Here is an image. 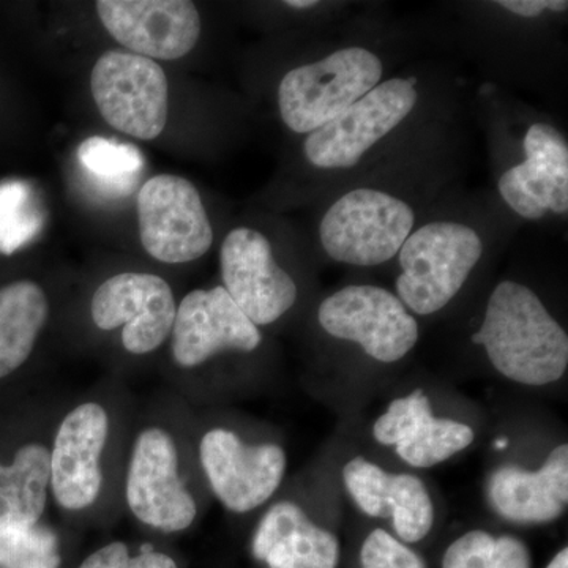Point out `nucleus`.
Wrapping results in <instances>:
<instances>
[{
  "label": "nucleus",
  "mask_w": 568,
  "mask_h": 568,
  "mask_svg": "<svg viewBox=\"0 0 568 568\" xmlns=\"http://www.w3.org/2000/svg\"><path fill=\"white\" fill-rule=\"evenodd\" d=\"M178 448L173 437L149 428L134 443L126 477V503L144 525L179 532L196 518V503L178 474Z\"/></svg>",
  "instance_id": "9"
},
{
  "label": "nucleus",
  "mask_w": 568,
  "mask_h": 568,
  "mask_svg": "<svg viewBox=\"0 0 568 568\" xmlns=\"http://www.w3.org/2000/svg\"><path fill=\"white\" fill-rule=\"evenodd\" d=\"M526 160L500 175L497 189L508 207L525 220L568 212V145L564 134L545 122L526 132Z\"/></svg>",
  "instance_id": "15"
},
{
  "label": "nucleus",
  "mask_w": 568,
  "mask_h": 568,
  "mask_svg": "<svg viewBox=\"0 0 568 568\" xmlns=\"http://www.w3.org/2000/svg\"><path fill=\"white\" fill-rule=\"evenodd\" d=\"M362 568H426L425 560L384 529H375L361 549Z\"/></svg>",
  "instance_id": "26"
},
{
  "label": "nucleus",
  "mask_w": 568,
  "mask_h": 568,
  "mask_svg": "<svg viewBox=\"0 0 568 568\" xmlns=\"http://www.w3.org/2000/svg\"><path fill=\"white\" fill-rule=\"evenodd\" d=\"M58 537L39 523L0 532V568H59Z\"/></svg>",
  "instance_id": "25"
},
{
  "label": "nucleus",
  "mask_w": 568,
  "mask_h": 568,
  "mask_svg": "<svg viewBox=\"0 0 568 568\" xmlns=\"http://www.w3.org/2000/svg\"><path fill=\"white\" fill-rule=\"evenodd\" d=\"M48 315L50 305L39 284L17 282L0 290V379L28 361Z\"/></svg>",
  "instance_id": "22"
},
{
  "label": "nucleus",
  "mask_w": 568,
  "mask_h": 568,
  "mask_svg": "<svg viewBox=\"0 0 568 568\" xmlns=\"http://www.w3.org/2000/svg\"><path fill=\"white\" fill-rule=\"evenodd\" d=\"M481 254L484 241L467 224H425L399 250L396 297L416 315H435L462 291Z\"/></svg>",
  "instance_id": "2"
},
{
  "label": "nucleus",
  "mask_w": 568,
  "mask_h": 568,
  "mask_svg": "<svg viewBox=\"0 0 568 568\" xmlns=\"http://www.w3.org/2000/svg\"><path fill=\"white\" fill-rule=\"evenodd\" d=\"M347 493L372 518H392L406 544L424 540L435 525V506L424 481L410 474H390L364 457L343 467Z\"/></svg>",
  "instance_id": "18"
},
{
  "label": "nucleus",
  "mask_w": 568,
  "mask_h": 568,
  "mask_svg": "<svg viewBox=\"0 0 568 568\" xmlns=\"http://www.w3.org/2000/svg\"><path fill=\"white\" fill-rule=\"evenodd\" d=\"M138 216L141 244L160 263H190L211 250V222L196 186L186 179L160 174L145 182Z\"/></svg>",
  "instance_id": "8"
},
{
  "label": "nucleus",
  "mask_w": 568,
  "mask_h": 568,
  "mask_svg": "<svg viewBox=\"0 0 568 568\" xmlns=\"http://www.w3.org/2000/svg\"><path fill=\"white\" fill-rule=\"evenodd\" d=\"M414 223L413 207L394 194L355 189L324 213L320 241L335 263L373 267L394 260Z\"/></svg>",
  "instance_id": "4"
},
{
  "label": "nucleus",
  "mask_w": 568,
  "mask_h": 568,
  "mask_svg": "<svg viewBox=\"0 0 568 568\" xmlns=\"http://www.w3.org/2000/svg\"><path fill=\"white\" fill-rule=\"evenodd\" d=\"M473 342L484 346L496 372L514 383L548 386L566 375L567 332L525 284H497Z\"/></svg>",
  "instance_id": "1"
},
{
  "label": "nucleus",
  "mask_w": 568,
  "mask_h": 568,
  "mask_svg": "<svg viewBox=\"0 0 568 568\" xmlns=\"http://www.w3.org/2000/svg\"><path fill=\"white\" fill-rule=\"evenodd\" d=\"M224 290L254 325L275 323L297 301V284L276 264L271 242L250 227L226 235L220 252Z\"/></svg>",
  "instance_id": "10"
},
{
  "label": "nucleus",
  "mask_w": 568,
  "mask_h": 568,
  "mask_svg": "<svg viewBox=\"0 0 568 568\" xmlns=\"http://www.w3.org/2000/svg\"><path fill=\"white\" fill-rule=\"evenodd\" d=\"M495 545L491 534L470 530L447 548L443 568H495Z\"/></svg>",
  "instance_id": "28"
},
{
  "label": "nucleus",
  "mask_w": 568,
  "mask_h": 568,
  "mask_svg": "<svg viewBox=\"0 0 568 568\" xmlns=\"http://www.w3.org/2000/svg\"><path fill=\"white\" fill-rule=\"evenodd\" d=\"M200 455L213 493L235 514L263 506L278 489L286 470L282 447L246 446L223 428L212 429L203 437Z\"/></svg>",
  "instance_id": "12"
},
{
  "label": "nucleus",
  "mask_w": 568,
  "mask_h": 568,
  "mask_svg": "<svg viewBox=\"0 0 568 568\" xmlns=\"http://www.w3.org/2000/svg\"><path fill=\"white\" fill-rule=\"evenodd\" d=\"M547 568H568V549H560Z\"/></svg>",
  "instance_id": "32"
},
{
  "label": "nucleus",
  "mask_w": 568,
  "mask_h": 568,
  "mask_svg": "<svg viewBox=\"0 0 568 568\" xmlns=\"http://www.w3.org/2000/svg\"><path fill=\"white\" fill-rule=\"evenodd\" d=\"M487 496L493 510L507 521H555L568 504L567 444L556 447L538 470L499 467L488 478Z\"/></svg>",
  "instance_id": "19"
},
{
  "label": "nucleus",
  "mask_w": 568,
  "mask_h": 568,
  "mask_svg": "<svg viewBox=\"0 0 568 568\" xmlns=\"http://www.w3.org/2000/svg\"><path fill=\"white\" fill-rule=\"evenodd\" d=\"M80 568H178L170 556L144 545L138 556H130L129 548L121 541L108 545L89 556Z\"/></svg>",
  "instance_id": "27"
},
{
  "label": "nucleus",
  "mask_w": 568,
  "mask_h": 568,
  "mask_svg": "<svg viewBox=\"0 0 568 568\" xmlns=\"http://www.w3.org/2000/svg\"><path fill=\"white\" fill-rule=\"evenodd\" d=\"M174 294L170 284L152 274L125 272L104 282L92 297V320L102 331L123 325L129 353H152L173 331Z\"/></svg>",
  "instance_id": "11"
},
{
  "label": "nucleus",
  "mask_w": 568,
  "mask_h": 568,
  "mask_svg": "<svg viewBox=\"0 0 568 568\" xmlns=\"http://www.w3.org/2000/svg\"><path fill=\"white\" fill-rule=\"evenodd\" d=\"M253 555L268 568H336L339 541L293 503L275 504L261 519Z\"/></svg>",
  "instance_id": "20"
},
{
  "label": "nucleus",
  "mask_w": 568,
  "mask_h": 568,
  "mask_svg": "<svg viewBox=\"0 0 568 568\" xmlns=\"http://www.w3.org/2000/svg\"><path fill=\"white\" fill-rule=\"evenodd\" d=\"M263 342L256 327L223 286L186 294L175 312V364L193 368L222 351L252 353Z\"/></svg>",
  "instance_id": "14"
},
{
  "label": "nucleus",
  "mask_w": 568,
  "mask_h": 568,
  "mask_svg": "<svg viewBox=\"0 0 568 568\" xmlns=\"http://www.w3.org/2000/svg\"><path fill=\"white\" fill-rule=\"evenodd\" d=\"M549 0H500L497 6L503 7L521 18H537L548 10Z\"/></svg>",
  "instance_id": "30"
},
{
  "label": "nucleus",
  "mask_w": 568,
  "mask_h": 568,
  "mask_svg": "<svg viewBox=\"0 0 568 568\" xmlns=\"http://www.w3.org/2000/svg\"><path fill=\"white\" fill-rule=\"evenodd\" d=\"M317 320L328 335L355 343L383 364L402 361L418 342L416 317L395 294L373 284H353L328 295Z\"/></svg>",
  "instance_id": "6"
},
{
  "label": "nucleus",
  "mask_w": 568,
  "mask_h": 568,
  "mask_svg": "<svg viewBox=\"0 0 568 568\" xmlns=\"http://www.w3.org/2000/svg\"><path fill=\"white\" fill-rule=\"evenodd\" d=\"M108 439L106 410L85 403L63 418L51 452L50 485L59 506L82 510L102 489L100 457Z\"/></svg>",
  "instance_id": "16"
},
{
  "label": "nucleus",
  "mask_w": 568,
  "mask_h": 568,
  "mask_svg": "<svg viewBox=\"0 0 568 568\" xmlns=\"http://www.w3.org/2000/svg\"><path fill=\"white\" fill-rule=\"evenodd\" d=\"M568 2L566 0H549L548 10L556 11V13H562L567 11Z\"/></svg>",
  "instance_id": "33"
},
{
  "label": "nucleus",
  "mask_w": 568,
  "mask_h": 568,
  "mask_svg": "<svg viewBox=\"0 0 568 568\" xmlns=\"http://www.w3.org/2000/svg\"><path fill=\"white\" fill-rule=\"evenodd\" d=\"M284 6L295 10H308L320 6V2H316V0H287V2H284Z\"/></svg>",
  "instance_id": "31"
},
{
  "label": "nucleus",
  "mask_w": 568,
  "mask_h": 568,
  "mask_svg": "<svg viewBox=\"0 0 568 568\" xmlns=\"http://www.w3.org/2000/svg\"><path fill=\"white\" fill-rule=\"evenodd\" d=\"M51 452L41 444H28L10 466L0 465V532L39 523L47 507Z\"/></svg>",
  "instance_id": "21"
},
{
  "label": "nucleus",
  "mask_w": 568,
  "mask_h": 568,
  "mask_svg": "<svg viewBox=\"0 0 568 568\" xmlns=\"http://www.w3.org/2000/svg\"><path fill=\"white\" fill-rule=\"evenodd\" d=\"M97 11L112 39L152 61L181 59L200 40V13L186 0H100Z\"/></svg>",
  "instance_id": "13"
},
{
  "label": "nucleus",
  "mask_w": 568,
  "mask_h": 568,
  "mask_svg": "<svg viewBox=\"0 0 568 568\" xmlns=\"http://www.w3.org/2000/svg\"><path fill=\"white\" fill-rule=\"evenodd\" d=\"M43 227V213L32 186L26 182L0 183V253L28 245Z\"/></svg>",
  "instance_id": "24"
},
{
  "label": "nucleus",
  "mask_w": 568,
  "mask_h": 568,
  "mask_svg": "<svg viewBox=\"0 0 568 568\" xmlns=\"http://www.w3.org/2000/svg\"><path fill=\"white\" fill-rule=\"evenodd\" d=\"M93 100L112 129L151 141L168 122V80L152 59L130 51H108L91 74Z\"/></svg>",
  "instance_id": "7"
},
{
  "label": "nucleus",
  "mask_w": 568,
  "mask_h": 568,
  "mask_svg": "<svg viewBox=\"0 0 568 568\" xmlns=\"http://www.w3.org/2000/svg\"><path fill=\"white\" fill-rule=\"evenodd\" d=\"M416 78L381 82L334 121L310 133L304 145L306 162L320 170L354 168L416 108Z\"/></svg>",
  "instance_id": "5"
},
{
  "label": "nucleus",
  "mask_w": 568,
  "mask_h": 568,
  "mask_svg": "<svg viewBox=\"0 0 568 568\" xmlns=\"http://www.w3.org/2000/svg\"><path fill=\"white\" fill-rule=\"evenodd\" d=\"M78 160L103 193H132L144 170V155L133 144L91 136L78 148Z\"/></svg>",
  "instance_id": "23"
},
{
  "label": "nucleus",
  "mask_w": 568,
  "mask_h": 568,
  "mask_svg": "<svg viewBox=\"0 0 568 568\" xmlns=\"http://www.w3.org/2000/svg\"><path fill=\"white\" fill-rule=\"evenodd\" d=\"M383 446H394L413 467H433L473 444L474 429L462 422L433 416L432 403L422 388L396 398L373 425Z\"/></svg>",
  "instance_id": "17"
},
{
  "label": "nucleus",
  "mask_w": 568,
  "mask_h": 568,
  "mask_svg": "<svg viewBox=\"0 0 568 568\" xmlns=\"http://www.w3.org/2000/svg\"><path fill=\"white\" fill-rule=\"evenodd\" d=\"M495 568H530L529 549L519 538H496Z\"/></svg>",
  "instance_id": "29"
},
{
  "label": "nucleus",
  "mask_w": 568,
  "mask_h": 568,
  "mask_svg": "<svg viewBox=\"0 0 568 568\" xmlns=\"http://www.w3.org/2000/svg\"><path fill=\"white\" fill-rule=\"evenodd\" d=\"M384 63L366 48L349 47L284 74L280 114L291 132L306 134L338 118L381 84Z\"/></svg>",
  "instance_id": "3"
},
{
  "label": "nucleus",
  "mask_w": 568,
  "mask_h": 568,
  "mask_svg": "<svg viewBox=\"0 0 568 568\" xmlns=\"http://www.w3.org/2000/svg\"><path fill=\"white\" fill-rule=\"evenodd\" d=\"M507 444H508L507 437H500V439L496 440L495 447L497 448V450H504V448L507 447Z\"/></svg>",
  "instance_id": "34"
}]
</instances>
